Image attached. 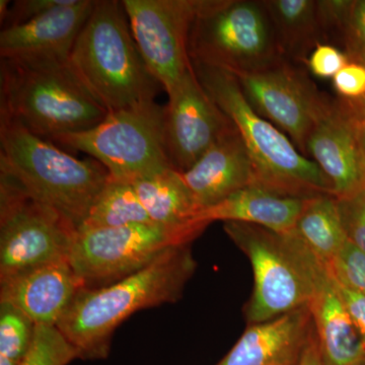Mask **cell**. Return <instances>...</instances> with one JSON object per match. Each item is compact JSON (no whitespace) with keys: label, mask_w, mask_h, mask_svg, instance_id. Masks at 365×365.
<instances>
[{"label":"cell","mask_w":365,"mask_h":365,"mask_svg":"<svg viewBox=\"0 0 365 365\" xmlns=\"http://www.w3.org/2000/svg\"><path fill=\"white\" fill-rule=\"evenodd\" d=\"M196 268L191 245L173 247L123 279L81 288L56 327L79 359H107L118 327L141 309L181 299Z\"/></svg>","instance_id":"1"},{"label":"cell","mask_w":365,"mask_h":365,"mask_svg":"<svg viewBox=\"0 0 365 365\" xmlns=\"http://www.w3.org/2000/svg\"><path fill=\"white\" fill-rule=\"evenodd\" d=\"M108 115L69 59L1 58L0 121L21 125L51 141L93 128Z\"/></svg>","instance_id":"2"},{"label":"cell","mask_w":365,"mask_h":365,"mask_svg":"<svg viewBox=\"0 0 365 365\" xmlns=\"http://www.w3.org/2000/svg\"><path fill=\"white\" fill-rule=\"evenodd\" d=\"M199 83L237 127L255 170V186L292 198L333 195L330 180L313 160L304 157L287 136L261 117L242 93L232 72L192 62Z\"/></svg>","instance_id":"3"},{"label":"cell","mask_w":365,"mask_h":365,"mask_svg":"<svg viewBox=\"0 0 365 365\" xmlns=\"http://www.w3.org/2000/svg\"><path fill=\"white\" fill-rule=\"evenodd\" d=\"M69 62L109 113L153 102L160 86L144 62L122 1L117 0L96 2Z\"/></svg>","instance_id":"4"},{"label":"cell","mask_w":365,"mask_h":365,"mask_svg":"<svg viewBox=\"0 0 365 365\" xmlns=\"http://www.w3.org/2000/svg\"><path fill=\"white\" fill-rule=\"evenodd\" d=\"M0 174L58 211L78 230L110 177L98 160H78L6 121H0Z\"/></svg>","instance_id":"5"},{"label":"cell","mask_w":365,"mask_h":365,"mask_svg":"<svg viewBox=\"0 0 365 365\" xmlns=\"http://www.w3.org/2000/svg\"><path fill=\"white\" fill-rule=\"evenodd\" d=\"M223 230L245 253L254 272V290L246 306L249 325L263 323L311 302L319 261L294 232L278 234L250 223L223 222Z\"/></svg>","instance_id":"6"},{"label":"cell","mask_w":365,"mask_h":365,"mask_svg":"<svg viewBox=\"0 0 365 365\" xmlns=\"http://www.w3.org/2000/svg\"><path fill=\"white\" fill-rule=\"evenodd\" d=\"M189 56L234 74L284 60L263 2L251 0H207L192 25Z\"/></svg>","instance_id":"7"},{"label":"cell","mask_w":365,"mask_h":365,"mask_svg":"<svg viewBox=\"0 0 365 365\" xmlns=\"http://www.w3.org/2000/svg\"><path fill=\"white\" fill-rule=\"evenodd\" d=\"M98 160L112 177L134 181L174 169L165 137V108L153 102L109 113L88 130L52 139Z\"/></svg>","instance_id":"8"},{"label":"cell","mask_w":365,"mask_h":365,"mask_svg":"<svg viewBox=\"0 0 365 365\" xmlns=\"http://www.w3.org/2000/svg\"><path fill=\"white\" fill-rule=\"evenodd\" d=\"M209 223L169 227L140 223L114 228L79 230L69 263L85 288L107 287L150 265L173 247L191 245Z\"/></svg>","instance_id":"9"},{"label":"cell","mask_w":365,"mask_h":365,"mask_svg":"<svg viewBox=\"0 0 365 365\" xmlns=\"http://www.w3.org/2000/svg\"><path fill=\"white\" fill-rule=\"evenodd\" d=\"M76 232L58 211L0 174V279L68 260Z\"/></svg>","instance_id":"10"},{"label":"cell","mask_w":365,"mask_h":365,"mask_svg":"<svg viewBox=\"0 0 365 365\" xmlns=\"http://www.w3.org/2000/svg\"><path fill=\"white\" fill-rule=\"evenodd\" d=\"M207 0H123L132 35L148 71L169 93L193 68L192 25Z\"/></svg>","instance_id":"11"},{"label":"cell","mask_w":365,"mask_h":365,"mask_svg":"<svg viewBox=\"0 0 365 365\" xmlns=\"http://www.w3.org/2000/svg\"><path fill=\"white\" fill-rule=\"evenodd\" d=\"M234 76L255 111L292 137L299 153H307V140L332 107V101L317 88L304 72L285 60Z\"/></svg>","instance_id":"12"},{"label":"cell","mask_w":365,"mask_h":365,"mask_svg":"<svg viewBox=\"0 0 365 365\" xmlns=\"http://www.w3.org/2000/svg\"><path fill=\"white\" fill-rule=\"evenodd\" d=\"M168 96L165 146L174 169L184 173L235 124L209 97L193 68Z\"/></svg>","instance_id":"13"},{"label":"cell","mask_w":365,"mask_h":365,"mask_svg":"<svg viewBox=\"0 0 365 365\" xmlns=\"http://www.w3.org/2000/svg\"><path fill=\"white\" fill-rule=\"evenodd\" d=\"M81 288L69 260L51 262L0 279V302L18 307L37 326H57Z\"/></svg>","instance_id":"14"},{"label":"cell","mask_w":365,"mask_h":365,"mask_svg":"<svg viewBox=\"0 0 365 365\" xmlns=\"http://www.w3.org/2000/svg\"><path fill=\"white\" fill-rule=\"evenodd\" d=\"M96 0H71L23 25L0 33L1 58L53 57L69 59Z\"/></svg>","instance_id":"15"},{"label":"cell","mask_w":365,"mask_h":365,"mask_svg":"<svg viewBox=\"0 0 365 365\" xmlns=\"http://www.w3.org/2000/svg\"><path fill=\"white\" fill-rule=\"evenodd\" d=\"M307 153L332 182L336 198H344L365 187V158L349 114L333 102L314 127Z\"/></svg>","instance_id":"16"},{"label":"cell","mask_w":365,"mask_h":365,"mask_svg":"<svg viewBox=\"0 0 365 365\" xmlns=\"http://www.w3.org/2000/svg\"><path fill=\"white\" fill-rule=\"evenodd\" d=\"M313 281L309 306L324 364L359 365L365 362L364 341L346 309L330 265L319 260Z\"/></svg>","instance_id":"17"},{"label":"cell","mask_w":365,"mask_h":365,"mask_svg":"<svg viewBox=\"0 0 365 365\" xmlns=\"http://www.w3.org/2000/svg\"><path fill=\"white\" fill-rule=\"evenodd\" d=\"M181 174L201 212L255 182L253 163L235 126Z\"/></svg>","instance_id":"18"},{"label":"cell","mask_w":365,"mask_h":365,"mask_svg":"<svg viewBox=\"0 0 365 365\" xmlns=\"http://www.w3.org/2000/svg\"><path fill=\"white\" fill-rule=\"evenodd\" d=\"M313 330L307 304L270 321L249 325L215 365H297Z\"/></svg>","instance_id":"19"},{"label":"cell","mask_w":365,"mask_h":365,"mask_svg":"<svg viewBox=\"0 0 365 365\" xmlns=\"http://www.w3.org/2000/svg\"><path fill=\"white\" fill-rule=\"evenodd\" d=\"M307 199L278 195L252 186L239 190L199 215L201 222H237L256 225L278 234L294 232Z\"/></svg>","instance_id":"20"},{"label":"cell","mask_w":365,"mask_h":365,"mask_svg":"<svg viewBox=\"0 0 365 365\" xmlns=\"http://www.w3.org/2000/svg\"><path fill=\"white\" fill-rule=\"evenodd\" d=\"M132 184L151 222L155 225L184 227L205 222L199 220L201 210L177 170L168 169L139 178Z\"/></svg>","instance_id":"21"},{"label":"cell","mask_w":365,"mask_h":365,"mask_svg":"<svg viewBox=\"0 0 365 365\" xmlns=\"http://www.w3.org/2000/svg\"><path fill=\"white\" fill-rule=\"evenodd\" d=\"M262 2L270 18L283 57L287 55L304 60L317 46L322 44L324 36L319 24L317 0Z\"/></svg>","instance_id":"22"},{"label":"cell","mask_w":365,"mask_h":365,"mask_svg":"<svg viewBox=\"0 0 365 365\" xmlns=\"http://www.w3.org/2000/svg\"><path fill=\"white\" fill-rule=\"evenodd\" d=\"M294 232L319 260L331 265L348 240L336 197L319 195L307 199Z\"/></svg>","instance_id":"23"},{"label":"cell","mask_w":365,"mask_h":365,"mask_svg":"<svg viewBox=\"0 0 365 365\" xmlns=\"http://www.w3.org/2000/svg\"><path fill=\"white\" fill-rule=\"evenodd\" d=\"M140 223L153 222L137 195L133 184L110 175L78 230L122 227Z\"/></svg>","instance_id":"24"},{"label":"cell","mask_w":365,"mask_h":365,"mask_svg":"<svg viewBox=\"0 0 365 365\" xmlns=\"http://www.w3.org/2000/svg\"><path fill=\"white\" fill-rule=\"evenodd\" d=\"M35 323L18 307L0 302V365H19L32 345Z\"/></svg>","instance_id":"25"},{"label":"cell","mask_w":365,"mask_h":365,"mask_svg":"<svg viewBox=\"0 0 365 365\" xmlns=\"http://www.w3.org/2000/svg\"><path fill=\"white\" fill-rule=\"evenodd\" d=\"M78 352L56 326H37L30 349L19 365H68Z\"/></svg>","instance_id":"26"},{"label":"cell","mask_w":365,"mask_h":365,"mask_svg":"<svg viewBox=\"0 0 365 365\" xmlns=\"http://www.w3.org/2000/svg\"><path fill=\"white\" fill-rule=\"evenodd\" d=\"M334 276L345 287L365 295V253L346 241L330 265Z\"/></svg>","instance_id":"27"},{"label":"cell","mask_w":365,"mask_h":365,"mask_svg":"<svg viewBox=\"0 0 365 365\" xmlns=\"http://www.w3.org/2000/svg\"><path fill=\"white\" fill-rule=\"evenodd\" d=\"M345 54L349 62L365 66V0H354L342 33Z\"/></svg>","instance_id":"28"},{"label":"cell","mask_w":365,"mask_h":365,"mask_svg":"<svg viewBox=\"0 0 365 365\" xmlns=\"http://www.w3.org/2000/svg\"><path fill=\"white\" fill-rule=\"evenodd\" d=\"M69 1L71 0H16L9 7L6 16L1 21L2 30L23 25Z\"/></svg>","instance_id":"29"},{"label":"cell","mask_w":365,"mask_h":365,"mask_svg":"<svg viewBox=\"0 0 365 365\" xmlns=\"http://www.w3.org/2000/svg\"><path fill=\"white\" fill-rule=\"evenodd\" d=\"M353 1L354 0H317L318 20L324 39L336 32L342 35Z\"/></svg>","instance_id":"30"},{"label":"cell","mask_w":365,"mask_h":365,"mask_svg":"<svg viewBox=\"0 0 365 365\" xmlns=\"http://www.w3.org/2000/svg\"><path fill=\"white\" fill-rule=\"evenodd\" d=\"M349 62L344 52L329 44H319L307 59V66L314 76L334 78Z\"/></svg>","instance_id":"31"},{"label":"cell","mask_w":365,"mask_h":365,"mask_svg":"<svg viewBox=\"0 0 365 365\" xmlns=\"http://www.w3.org/2000/svg\"><path fill=\"white\" fill-rule=\"evenodd\" d=\"M336 93L344 100L365 97V66L356 62L347 64L333 78Z\"/></svg>","instance_id":"32"},{"label":"cell","mask_w":365,"mask_h":365,"mask_svg":"<svg viewBox=\"0 0 365 365\" xmlns=\"http://www.w3.org/2000/svg\"><path fill=\"white\" fill-rule=\"evenodd\" d=\"M336 278V277H335ZM337 280V279H336ZM340 294L344 300L346 309L350 314L353 324L356 328L365 346V295L345 287L337 280Z\"/></svg>","instance_id":"33"},{"label":"cell","mask_w":365,"mask_h":365,"mask_svg":"<svg viewBox=\"0 0 365 365\" xmlns=\"http://www.w3.org/2000/svg\"><path fill=\"white\" fill-rule=\"evenodd\" d=\"M297 365H325L319 351L318 338L314 332V328Z\"/></svg>","instance_id":"34"},{"label":"cell","mask_w":365,"mask_h":365,"mask_svg":"<svg viewBox=\"0 0 365 365\" xmlns=\"http://www.w3.org/2000/svg\"><path fill=\"white\" fill-rule=\"evenodd\" d=\"M341 106L354 116L365 118V97L359 98V100H344L340 98Z\"/></svg>","instance_id":"35"},{"label":"cell","mask_w":365,"mask_h":365,"mask_svg":"<svg viewBox=\"0 0 365 365\" xmlns=\"http://www.w3.org/2000/svg\"><path fill=\"white\" fill-rule=\"evenodd\" d=\"M365 223V187L352 195L344 197Z\"/></svg>","instance_id":"36"},{"label":"cell","mask_w":365,"mask_h":365,"mask_svg":"<svg viewBox=\"0 0 365 365\" xmlns=\"http://www.w3.org/2000/svg\"><path fill=\"white\" fill-rule=\"evenodd\" d=\"M338 102H339V101H338ZM341 107H342V106H341ZM343 109H344V108H343ZM347 112L350 118H351L355 131H356L357 138H359L360 148H361L362 153H364L365 158V118L354 116V115L350 114L349 112Z\"/></svg>","instance_id":"37"},{"label":"cell","mask_w":365,"mask_h":365,"mask_svg":"<svg viewBox=\"0 0 365 365\" xmlns=\"http://www.w3.org/2000/svg\"><path fill=\"white\" fill-rule=\"evenodd\" d=\"M359 365H365V362H362V364H360Z\"/></svg>","instance_id":"38"}]
</instances>
